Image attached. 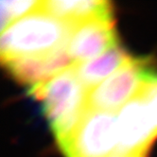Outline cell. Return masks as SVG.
<instances>
[{
	"label": "cell",
	"mask_w": 157,
	"mask_h": 157,
	"mask_svg": "<svg viewBox=\"0 0 157 157\" xmlns=\"http://www.w3.org/2000/svg\"><path fill=\"white\" fill-rule=\"evenodd\" d=\"M75 26L41 9L22 17L2 30L1 59L46 54L68 44Z\"/></svg>",
	"instance_id": "1"
},
{
	"label": "cell",
	"mask_w": 157,
	"mask_h": 157,
	"mask_svg": "<svg viewBox=\"0 0 157 157\" xmlns=\"http://www.w3.org/2000/svg\"><path fill=\"white\" fill-rule=\"evenodd\" d=\"M29 91L42 103L57 143L68 137L88 109V90L72 64L49 81L30 87Z\"/></svg>",
	"instance_id": "2"
},
{
	"label": "cell",
	"mask_w": 157,
	"mask_h": 157,
	"mask_svg": "<svg viewBox=\"0 0 157 157\" xmlns=\"http://www.w3.org/2000/svg\"><path fill=\"white\" fill-rule=\"evenodd\" d=\"M58 145L64 157H108L115 153L117 112L88 108L74 131Z\"/></svg>",
	"instance_id": "3"
},
{
	"label": "cell",
	"mask_w": 157,
	"mask_h": 157,
	"mask_svg": "<svg viewBox=\"0 0 157 157\" xmlns=\"http://www.w3.org/2000/svg\"><path fill=\"white\" fill-rule=\"evenodd\" d=\"M152 69L149 61L132 57L105 81L88 91V108L109 112L118 111L140 94Z\"/></svg>",
	"instance_id": "4"
},
{
	"label": "cell",
	"mask_w": 157,
	"mask_h": 157,
	"mask_svg": "<svg viewBox=\"0 0 157 157\" xmlns=\"http://www.w3.org/2000/svg\"><path fill=\"white\" fill-rule=\"evenodd\" d=\"M117 147L116 153L146 157L157 137L149 109L139 94L117 112Z\"/></svg>",
	"instance_id": "5"
},
{
	"label": "cell",
	"mask_w": 157,
	"mask_h": 157,
	"mask_svg": "<svg viewBox=\"0 0 157 157\" xmlns=\"http://www.w3.org/2000/svg\"><path fill=\"white\" fill-rule=\"evenodd\" d=\"M118 46L113 16L96 18L75 26L66 46L73 63L94 59Z\"/></svg>",
	"instance_id": "6"
},
{
	"label": "cell",
	"mask_w": 157,
	"mask_h": 157,
	"mask_svg": "<svg viewBox=\"0 0 157 157\" xmlns=\"http://www.w3.org/2000/svg\"><path fill=\"white\" fill-rule=\"evenodd\" d=\"M3 63L10 75L30 88L49 81L73 63L65 47L46 54L10 59Z\"/></svg>",
	"instance_id": "7"
},
{
	"label": "cell",
	"mask_w": 157,
	"mask_h": 157,
	"mask_svg": "<svg viewBox=\"0 0 157 157\" xmlns=\"http://www.w3.org/2000/svg\"><path fill=\"white\" fill-rule=\"evenodd\" d=\"M41 10L74 26L113 16L111 3L104 0H48L42 1Z\"/></svg>",
	"instance_id": "8"
},
{
	"label": "cell",
	"mask_w": 157,
	"mask_h": 157,
	"mask_svg": "<svg viewBox=\"0 0 157 157\" xmlns=\"http://www.w3.org/2000/svg\"><path fill=\"white\" fill-rule=\"evenodd\" d=\"M131 58L124 49L117 46L94 59L72 65L78 78L89 91L109 78L112 72L118 70Z\"/></svg>",
	"instance_id": "9"
},
{
	"label": "cell",
	"mask_w": 157,
	"mask_h": 157,
	"mask_svg": "<svg viewBox=\"0 0 157 157\" xmlns=\"http://www.w3.org/2000/svg\"><path fill=\"white\" fill-rule=\"evenodd\" d=\"M1 31L16 20L41 9L42 1L37 0H15L1 1Z\"/></svg>",
	"instance_id": "10"
},
{
	"label": "cell",
	"mask_w": 157,
	"mask_h": 157,
	"mask_svg": "<svg viewBox=\"0 0 157 157\" xmlns=\"http://www.w3.org/2000/svg\"><path fill=\"white\" fill-rule=\"evenodd\" d=\"M144 98L150 115L151 117L154 127L157 131V71L152 69L148 76L147 81L140 92Z\"/></svg>",
	"instance_id": "11"
},
{
	"label": "cell",
	"mask_w": 157,
	"mask_h": 157,
	"mask_svg": "<svg viewBox=\"0 0 157 157\" xmlns=\"http://www.w3.org/2000/svg\"><path fill=\"white\" fill-rule=\"evenodd\" d=\"M108 157H143V156H137V155H127V154H120V153H113Z\"/></svg>",
	"instance_id": "12"
}]
</instances>
